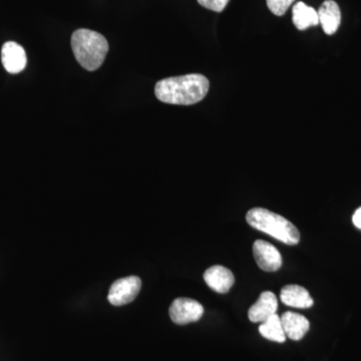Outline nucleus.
<instances>
[{"instance_id":"1","label":"nucleus","mask_w":361,"mask_h":361,"mask_svg":"<svg viewBox=\"0 0 361 361\" xmlns=\"http://www.w3.org/2000/svg\"><path fill=\"white\" fill-rule=\"evenodd\" d=\"M208 78L199 73L164 78L157 82L155 94L165 104L191 106L201 102L209 92Z\"/></svg>"},{"instance_id":"2","label":"nucleus","mask_w":361,"mask_h":361,"mask_svg":"<svg viewBox=\"0 0 361 361\" xmlns=\"http://www.w3.org/2000/svg\"><path fill=\"white\" fill-rule=\"evenodd\" d=\"M71 49L78 63L87 71L101 68L109 51L108 40L94 30H75L71 35Z\"/></svg>"},{"instance_id":"3","label":"nucleus","mask_w":361,"mask_h":361,"mask_svg":"<svg viewBox=\"0 0 361 361\" xmlns=\"http://www.w3.org/2000/svg\"><path fill=\"white\" fill-rule=\"evenodd\" d=\"M246 221L254 229L264 232L287 245H296L300 240V233L295 226L267 209H251L247 213Z\"/></svg>"},{"instance_id":"4","label":"nucleus","mask_w":361,"mask_h":361,"mask_svg":"<svg viewBox=\"0 0 361 361\" xmlns=\"http://www.w3.org/2000/svg\"><path fill=\"white\" fill-rule=\"evenodd\" d=\"M171 319L176 324L185 325L188 323L196 322L203 316L204 308L198 301L194 299L180 297L175 299L171 304L170 310Z\"/></svg>"},{"instance_id":"5","label":"nucleus","mask_w":361,"mask_h":361,"mask_svg":"<svg viewBox=\"0 0 361 361\" xmlns=\"http://www.w3.org/2000/svg\"><path fill=\"white\" fill-rule=\"evenodd\" d=\"M142 281L137 276L116 280L111 285L108 299L111 305L123 306L134 301L141 290Z\"/></svg>"},{"instance_id":"6","label":"nucleus","mask_w":361,"mask_h":361,"mask_svg":"<svg viewBox=\"0 0 361 361\" xmlns=\"http://www.w3.org/2000/svg\"><path fill=\"white\" fill-rule=\"evenodd\" d=\"M254 258L261 269L266 272H275L282 265L281 254L272 244L257 240L253 245Z\"/></svg>"},{"instance_id":"7","label":"nucleus","mask_w":361,"mask_h":361,"mask_svg":"<svg viewBox=\"0 0 361 361\" xmlns=\"http://www.w3.org/2000/svg\"><path fill=\"white\" fill-rule=\"evenodd\" d=\"M1 61L6 71L16 75L25 70L27 59L21 45L14 42H8L2 47Z\"/></svg>"},{"instance_id":"8","label":"nucleus","mask_w":361,"mask_h":361,"mask_svg":"<svg viewBox=\"0 0 361 361\" xmlns=\"http://www.w3.org/2000/svg\"><path fill=\"white\" fill-rule=\"evenodd\" d=\"M278 308L277 297L273 292L265 291L261 293L257 302L254 303L248 311V317L252 322L263 323L276 314Z\"/></svg>"},{"instance_id":"9","label":"nucleus","mask_w":361,"mask_h":361,"mask_svg":"<svg viewBox=\"0 0 361 361\" xmlns=\"http://www.w3.org/2000/svg\"><path fill=\"white\" fill-rule=\"evenodd\" d=\"M207 285L218 293L224 294L231 289L235 282L234 275L224 266L215 265L204 273Z\"/></svg>"},{"instance_id":"10","label":"nucleus","mask_w":361,"mask_h":361,"mask_svg":"<svg viewBox=\"0 0 361 361\" xmlns=\"http://www.w3.org/2000/svg\"><path fill=\"white\" fill-rule=\"evenodd\" d=\"M280 319H281L285 336L292 341H300L310 330V325L307 318L298 313L288 311L283 313Z\"/></svg>"},{"instance_id":"11","label":"nucleus","mask_w":361,"mask_h":361,"mask_svg":"<svg viewBox=\"0 0 361 361\" xmlns=\"http://www.w3.org/2000/svg\"><path fill=\"white\" fill-rule=\"evenodd\" d=\"M317 13L324 32L329 35H334L341 23V13L338 4L334 0H326L323 2Z\"/></svg>"},{"instance_id":"12","label":"nucleus","mask_w":361,"mask_h":361,"mask_svg":"<svg viewBox=\"0 0 361 361\" xmlns=\"http://www.w3.org/2000/svg\"><path fill=\"white\" fill-rule=\"evenodd\" d=\"M282 302L295 308H310L313 305V299L310 292L299 285H287L280 292Z\"/></svg>"},{"instance_id":"13","label":"nucleus","mask_w":361,"mask_h":361,"mask_svg":"<svg viewBox=\"0 0 361 361\" xmlns=\"http://www.w3.org/2000/svg\"><path fill=\"white\" fill-rule=\"evenodd\" d=\"M292 20L297 30H305L311 26L319 25L317 11L304 2H297L292 9Z\"/></svg>"},{"instance_id":"14","label":"nucleus","mask_w":361,"mask_h":361,"mask_svg":"<svg viewBox=\"0 0 361 361\" xmlns=\"http://www.w3.org/2000/svg\"><path fill=\"white\" fill-rule=\"evenodd\" d=\"M259 332L268 341L278 342V343H283L287 338L282 327L281 319L277 314L271 316L263 322L259 327Z\"/></svg>"},{"instance_id":"15","label":"nucleus","mask_w":361,"mask_h":361,"mask_svg":"<svg viewBox=\"0 0 361 361\" xmlns=\"http://www.w3.org/2000/svg\"><path fill=\"white\" fill-rule=\"evenodd\" d=\"M294 1L295 0H266L271 13L277 16H284Z\"/></svg>"},{"instance_id":"16","label":"nucleus","mask_w":361,"mask_h":361,"mask_svg":"<svg viewBox=\"0 0 361 361\" xmlns=\"http://www.w3.org/2000/svg\"><path fill=\"white\" fill-rule=\"evenodd\" d=\"M197 1L199 2L200 6L205 7L207 9L216 11V13H221V11H224L230 0H197Z\"/></svg>"},{"instance_id":"17","label":"nucleus","mask_w":361,"mask_h":361,"mask_svg":"<svg viewBox=\"0 0 361 361\" xmlns=\"http://www.w3.org/2000/svg\"><path fill=\"white\" fill-rule=\"evenodd\" d=\"M353 221L355 227H357L358 229H361V207L355 211V215H353Z\"/></svg>"}]
</instances>
